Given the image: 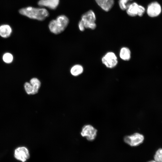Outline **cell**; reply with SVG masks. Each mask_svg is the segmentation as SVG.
Instances as JSON below:
<instances>
[{"label":"cell","mask_w":162,"mask_h":162,"mask_svg":"<svg viewBox=\"0 0 162 162\" xmlns=\"http://www.w3.org/2000/svg\"><path fill=\"white\" fill-rule=\"evenodd\" d=\"M19 13L30 19L42 21L47 17L49 14L48 11L43 8H35L28 7L19 10Z\"/></svg>","instance_id":"cell-1"},{"label":"cell","mask_w":162,"mask_h":162,"mask_svg":"<svg viewBox=\"0 0 162 162\" xmlns=\"http://www.w3.org/2000/svg\"><path fill=\"white\" fill-rule=\"evenodd\" d=\"M69 22L68 18L64 15L58 16L55 20L51 21L49 28L52 33L57 34L63 32L67 26Z\"/></svg>","instance_id":"cell-2"},{"label":"cell","mask_w":162,"mask_h":162,"mask_svg":"<svg viewBox=\"0 0 162 162\" xmlns=\"http://www.w3.org/2000/svg\"><path fill=\"white\" fill-rule=\"evenodd\" d=\"M96 20L94 12L92 10H88L81 16V19L78 23L79 29L81 31H84L85 28L94 29L96 27Z\"/></svg>","instance_id":"cell-3"},{"label":"cell","mask_w":162,"mask_h":162,"mask_svg":"<svg viewBox=\"0 0 162 162\" xmlns=\"http://www.w3.org/2000/svg\"><path fill=\"white\" fill-rule=\"evenodd\" d=\"M144 140V136L139 133H135L124 138V142L132 147L137 146L141 144Z\"/></svg>","instance_id":"cell-4"},{"label":"cell","mask_w":162,"mask_h":162,"mask_svg":"<svg viewBox=\"0 0 162 162\" xmlns=\"http://www.w3.org/2000/svg\"><path fill=\"white\" fill-rule=\"evenodd\" d=\"M14 156L15 159L21 162H26L30 156L28 149L24 146H19L15 148Z\"/></svg>","instance_id":"cell-5"},{"label":"cell","mask_w":162,"mask_h":162,"mask_svg":"<svg viewBox=\"0 0 162 162\" xmlns=\"http://www.w3.org/2000/svg\"><path fill=\"white\" fill-rule=\"evenodd\" d=\"M126 10L127 14L132 17L137 15L142 16L146 11V9L143 6L138 4L135 2L131 3Z\"/></svg>","instance_id":"cell-6"},{"label":"cell","mask_w":162,"mask_h":162,"mask_svg":"<svg viewBox=\"0 0 162 162\" xmlns=\"http://www.w3.org/2000/svg\"><path fill=\"white\" fill-rule=\"evenodd\" d=\"M97 133V130L90 124H86L82 128L80 133L81 135L86 138L89 141H93L96 138Z\"/></svg>","instance_id":"cell-7"},{"label":"cell","mask_w":162,"mask_h":162,"mask_svg":"<svg viewBox=\"0 0 162 162\" xmlns=\"http://www.w3.org/2000/svg\"><path fill=\"white\" fill-rule=\"evenodd\" d=\"M102 63L107 67L112 68L118 64L117 57L115 54L112 52L107 53L102 58Z\"/></svg>","instance_id":"cell-8"},{"label":"cell","mask_w":162,"mask_h":162,"mask_svg":"<svg viewBox=\"0 0 162 162\" xmlns=\"http://www.w3.org/2000/svg\"><path fill=\"white\" fill-rule=\"evenodd\" d=\"M162 11L161 7L158 2L155 1L150 3L148 6L146 12L151 17H156L159 16Z\"/></svg>","instance_id":"cell-9"},{"label":"cell","mask_w":162,"mask_h":162,"mask_svg":"<svg viewBox=\"0 0 162 162\" xmlns=\"http://www.w3.org/2000/svg\"><path fill=\"white\" fill-rule=\"evenodd\" d=\"M59 0H40L38 2V5L42 7H46L54 10L58 5Z\"/></svg>","instance_id":"cell-10"},{"label":"cell","mask_w":162,"mask_h":162,"mask_svg":"<svg viewBox=\"0 0 162 162\" xmlns=\"http://www.w3.org/2000/svg\"><path fill=\"white\" fill-rule=\"evenodd\" d=\"M97 4L106 11L110 10L114 4V0H95Z\"/></svg>","instance_id":"cell-11"},{"label":"cell","mask_w":162,"mask_h":162,"mask_svg":"<svg viewBox=\"0 0 162 162\" xmlns=\"http://www.w3.org/2000/svg\"><path fill=\"white\" fill-rule=\"evenodd\" d=\"M12 32L10 26L7 24L0 26V36L3 38H7L11 34Z\"/></svg>","instance_id":"cell-12"},{"label":"cell","mask_w":162,"mask_h":162,"mask_svg":"<svg viewBox=\"0 0 162 162\" xmlns=\"http://www.w3.org/2000/svg\"><path fill=\"white\" fill-rule=\"evenodd\" d=\"M130 50L128 48L123 47L120 50L119 56L122 60L128 61L130 58Z\"/></svg>","instance_id":"cell-13"},{"label":"cell","mask_w":162,"mask_h":162,"mask_svg":"<svg viewBox=\"0 0 162 162\" xmlns=\"http://www.w3.org/2000/svg\"><path fill=\"white\" fill-rule=\"evenodd\" d=\"M32 85L33 89L34 94L37 93L41 86V83L40 80L36 78L31 79L29 82Z\"/></svg>","instance_id":"cell-14"},{"label":"cell","mask_w":162,"mask_h":162,"mask_svg":"<svg viewBox=\"0 0 162 162\" xmlns=\"http://www.w3.org/2000/svg\"><path fill=\"white\" fill-rule=\"evenodd\" d=\"M83 71L82 66L80 64H76L71 68L70 72L71 74L74 76H77L82 73Z\"/></svg>","instance_id":"cell-15"},{"label":"cell","mask_w":162,"mask_h":162,"mask_svg":"<svg viewBox=\"0 0 162 162\" xmlns=\"http://www.w3.org/2000/svg\"><path fill=\"white\" fill-rule=\"evenodd\" d=\"M133 0H119L118 4L120 8L122 10H126Z\"/></svg>","instance_id":"cell-16"},{"label":"cell","mask_w":162,"mask_h":162,"mask_svg":"<svg viewBox=\"0 0 162 162\" xmlns=\"http://www.w3.org/2000/svg\"><path fill=\"white\" fill-rule=\"evenodd\" d=\"M154 158L156 162H162V148H159L156 151Z\"/></svg>","instance_id":"cell-17"},{"label":"cell","mask_w":162,"mask_h":162,"mask_svg":"<svg viewBox=\"0 0 162 162\" xmlns=\"http://www.w3.org/2000/svg\"><path fill=\"white\" fill-rule=\"evenodd\" d=\"M24 88L26 92L29 95L34 94L32 86L30 82H26L24 84Z\"/></svg>","instance_id":"cell-18"},{"label":"cell","mask_w":162,"mask_h":162,"mask_svg":"<svg viewBox=\"0 0 162 162\" xmlns=\"http://www.w3.org/2000/svg\"><path fill=\"white\" fill-rule=\"evenodd\" d=\"M2 59L4 62L5 63H10L12 62L13 59V57L11 54L7 52L4 54Z\"/></svg>","instance_id":"cell-19"},{"label":"cell","mask_w":162,"mask_h":162,"mask_svg":"<svg viewBox=\"0 0 162 162\" xmlns=\"http://www.w3.org/2000/svg\"><path fill=\"white\" fill-rule=\"evenodd\" d=\"M147 162H156L154 160H150Z\"/></svg>","instance_id":"cell-20"}]
</instances>
